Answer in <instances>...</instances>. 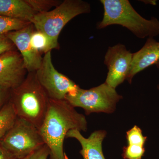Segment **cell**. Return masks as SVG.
Wrapping results in <instances>:
<instances>
[{"mask_svg":"<svg viewBox=\"0 0 159 159\" xmlns=\"http://www.w3.org/2000/svg\"><path fill=\"white\" fill-rule=\"evenodd\" d=\"M104 130H97L85 138L77 129L69 131L66 138L77 139L81 146L80 154L83 159H105L102 152V143L106 135Z\"/></svg>","mask_w":159,"mask_h":159,"instance_id":"7c38bea8","label":"cell"},{"mask_svg":"<svg viewBox=\"0 0 159 159\" xmlns=\"http://www.w3.org/2000/svg\"><path fill=\"white\" fill-rule=\"evenodd\" d=\"M16 49L14 44L6 37L5 34L0 35V55Z\"/></svg>","mask_w":159,"mask_h":159,"instance_id":"ffe728a7","label":"cell"},{"mask_svg":"<svg viewBox=\"0 0 159 159\" xmlns=\"http://www.w3.org/2000/svg\"><path fill=\"white\" fill-rule=\"evenodd\" d=\"M122 98L116 89L105 82L89 89L80 88L75 93L67 95L65 100L74 107H81L89 115L93 112H113L117 102Z\"/></svg>","mask_w":159,"mask_h":159,"instance_id":"8992f818","label":"cell"},{"mask_svg":"<svg viewBox=\"0 0 159 159\" xmlns=\"http://www.w3.org/2000/svg\"><path fill=\"white\" fill-rule=\"evenodd\" d=\"M35 73L39 82L50 99L65 100L67 95L75 93L80 88L73 80L55 68L52 63L51 51L44 55L41 65Z\"/></svg>","mask_w":159,"mask_h":159,"instance_id":"52a82bcc","label":"cell"},{"mask_svg":"<svg viewBox=\"0 0 159 159\" xmlns=\"http://www.w3.org/2000/svg\"><path fill=\"white\" fill-rule=\"evenodd\" d=\"M31 41L33 48L39 54H45L51 51L48 39L41 31L34 29L31 34Z\"/></svg>","mask_w":159,"mask_h":159,"instance_id":"2e32d148","label":"cell"},{"mask_svg":"<svg viewBox=\"0 0 159 159\" xmlns=\"http://www.w3.org/2000/svg\"><path fill=\"white\" fill-rule=\"evenodd\" d=\"M0 159H17L0 143Z\"/></svg>","mask_w":159,"mask_h":159,"instance_id":"603a6c76","label":"cell"},{"mask_svg":"<svg viewBox=\"0 0 159 159\" xmlns=\"http://www.w3.org/2000/svg\"><path fill=\"white\" fill-rule=\"evenodd\" d=\"M31 154L30 155L28 156L25 157L24 158L21 159H29V158H30V156H31Z\"/></svg>","mask_w":159,"mask_h":159,"instance_id":"d4e9b609","label":"cell"},{"mask_svg":"<svg viewBox=\"0 0 159 159\" xmlns=\"http://www.w3.org/2000/svg\"><path fill=\"white\" fill-rule=\"evenodd\" d=\"M103 16L98 29L111 25H120L131 31L137 37H154L159 34V20L157 18L145 19L138 13L128 0H101Z\"/></svg>","mask_w":159,"mask_h":159,"instance_id":"3957f363","label":"cell"},{"mask_svg":"<svg viewBox=\"0 0 159 159\" xmlns=\"http://www.w3.org/2000/svg\"><path fill=\"white\" fill-rule=\"evenodd\" d=\"M74 108L65 99H50L45 118L39 129L50 150V159H68L63 149L67 134L72 129H87L85 117Z\"/></svg>","mask_w":159,"mask_h":159,"instance_id":"6da1fadb","label":"cell"},{"mask_svg":"<svg viewBox=\"0 0 159 159\" xmlns=\"http://www.w3.org/2000/svg\"><path fill=\"white\" fill-rule=\"evenodd\" d=\"M133 54L122 44L108 48L104 61L108 69L105 83L116 89L127 79L130 70Z\"/></svg>","mask_w":159,"mask_h":159,"instance_id":"ba28073f","label":"cell"},{"mask_svg":"<svg viewBox=\"0 0 159 159\" xmlns=\"http://www.w3.org/2000/svg\"><path fill=\"white\" fill-rule=\"evenodd\" d=\"M36 14L50 11L53 7H56L61 3L58 0H25Z\"/></svg>","mask_w":159,"mask_h":159,"instance_id":"e0dca14e","label":"cell"},{"mask_svg":"<svg viewBox=\"0 0 159 159\" xmlns=\"http://www.w3.org/2000/svg\"><path fill=\"white\" fill-rule=\"evenodd\" d=\"M27 72L22 57L16 49L0 55V87L16 88L25 78Z\"/></svg>","mask_w":159,"mask_h":159,"instance_id":"9c48e42d","label":"cell"},{"mask_svg":"<svg viewBox=\"0 0 159 159\" xmlns=\"http://www.w3.org/2000/svg\"><path fill=\"white\" fill-rule=\"evenodd\" d=\"M34 29L31 23L22 29L5 34L20 52L28 73L34 72L38 70L43 60L41 54L35 51L31 45V35Z\"/></svg>","mask_w":159,"mask_h":159,"instance_id":"30bf717a","label":"cell"},{"mask_svg":"<svg viewBox=\"0 0 159 159\" xmlns=\"http://www.w3.org/2000/svg\"><path fill=\"white\" fill-rule=\"evenodd\" d=\"M49 155L50 150L45 144L41 148L31 154L29 159H48Z\"/></svg>","mask_w":159,"mask_h":159,"instance_id":"44dd1931","label":"cell"},{"mask_svg":"<svg viewBox=\"0 0 159 159\" xmlns=\"http://www.w3.org/2000/svg\"><path fill=\"white\" fill-rule=\"evenodd\" d=\"M126 139L128 145L144 146L147 137L142 134V131L137 125H135L126 133Z\"/></svg>","mask_w":159,"mask_h":159,"instance_id":"ac0fdd59","label":"cell"},{"mask_svg":"<svg viewBox=\"0 0 159 159\" xmlns=\"http://www.w3.org/2000/svg\"><path fill=\"white\" fill-rule=\"evenodd\" d=\"M11 90L0 87V111L10 100Z\"/></svg>","mask_w":159,"mask_h":159,"instance_id":"7402d4cb","label":"cell"},{"mask_svg":"<svg viewBox=\"0 0 159 159\" xmlns=\"http://www.w3.org/2000/svg\"><path fill=\"white\" fill-rule=\"evenodd\" d=\"M17 116L10 101L0 111V141L14 124Z\"/></svg>","mask_w":159,"mask_h":159,"instance_id":"5bb4252c","label":"cell"},{"mask_svg":"<svg viewBox=\"0 0 159 159\" xmlns=\"http://www.w3.org/2000/svg\"><path fill=\"white\" fill-rule=\"evenodd\" d=\"M30 23L27 21L0 16V35L22 29Z\"/></svg>","mask_w":159,"mask_h":159,"instance_id":"9a60e30c","label":"cell"},{"mask_svg":"<svg viewBox=\"0 0 159 159\" xmlns=\"http://www.w3.org/2000/svg\"><path fill=\"white\" fill-rule=\"evenodd\" d=\"M9 101L17 117L25 119L39 129L47 113L50 98L35 72L28 73L23 82L11 90Z\"/></svg>","mask_w":159,"mask_h":159,"instance_id":"7a4b0ae2","label":"cell"},{"mask_svg":"<svg viewBox=\"0 0 159 159\" xmlns=\"http://www.w3.org/2000/svg\"><path fill=\"white\" fill-rule=\"evenodd\" d=\"M91 6L82 0H65L53 10L37 13L31 19L35 29L48 37L50 48H59L58 38L64 27L71 20L79 15L89 13Z\"/></svg>","mask_w":159,"mask_h":159,"instance_id":"277c9868","label":"cell"},{"mask_svg":"<svg viewBox=\"0 0 159 159\" xmlns=\"http://www.w3.org/2000/svg\"><path fill=\"white\" fill-rule=\"evenodd\" d=\"M155 65L156 66L157 68L159 69V61H158L157 62V63ZM158 88L159 89V85L158 86Z\"/></svg>","mask_w":159,"mask_h":159,"instance_id":"cb8c5ba5","label":"cell"},{"mask_svg":"<svg viewBox=\"0 0 159 159\" xmlns=\"http://www.w3.org/2000/svg\"><path fill=\"white\" fill-rule=\"evenodd\" d=\"M0 143L17 159L24 158L45 145L38 129L19 117Z\"/></svg>","mask_w":159,"mask_h":159,"instance_id":"5b68a950","label":"cell"},{"mask_svg":"<svg viewBox=\"0 0 159 159\" xmlns=\"http://www.w3.org/2000/svg\"><path fill=\"white\" fill-rule=\"evenodd\" d=\"M35 14L25 0H0V16L31 22Z\"/></svg>","mask_w":159,"mask_h":159,"instance_id":"4fadbf2b","label":"cell"},{"mask_svg":"<svg viewBox=\"0 0 159 159\" xmlns=\"http://www.w3.org/2000/svg\"><path fill=\"white\" fill-rule=\"evenodd\" d=\"M159 61V42L153 38L147 39L144 46L133 54L130 72L127 80L131 83L136 74L151 66L155 65Z\"/></svg>","mask_w":159,"mask_h":159,"instance_id":"8fae6325","label":"cell"},{"mask_svg":"<svg viewBox=\"0 0 159 159\" xmlns=\"http://www.w3.org/2000/svg\"><path fill=\"white\" fill-rule=\"evenodd\" d=\"M145 152L144 146L128 145L123 147L122 156L124 159H142Z\"/></svg>","mask_w":159,"mask_h":159,"instance_id":"d6986e66","label":"cell"}]
</instances>
